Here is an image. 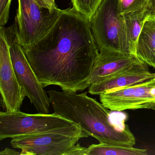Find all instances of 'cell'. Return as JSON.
<instances>
[{"label":"cell","instance_id":"obj_1","mask_svg":"<svg viewBox=\"0 0 155 155\" xmlns=\"http://www.w3.org/2000/svg\"><path fill=\"white\" fill-rule=\"evenodd\" d=\"M23 49L44 87L56 85L77 92L90 86L89 78L99 51L88 21L73 8L61 10L49 31Z\"/></svg>","mask_w":155,"mask_h":155},{"label":"cell","instance_id":"obj_2","mask_svg":"<svg viewBox=\"0 0 155 155\" xmlns=\"http://www.w3.org/2000/svg\"><path fill=\"white\" fill-rule=\"evenodd\" d=\"M54 112L78 125L100 143L133 147L136 138L128 125L111 121L110 112L102 103L87 95V92L48 91Z\"/></svg>","mask_w":155,"mask_h":155},{"label":"cell","instance_id":"obj_3","mask_svg":"<svg viewBox=\"0 0 155 155\" xmlns=\"http://www.w3.org/2000/svg\"><path fill=\"white\" fill-rule=\"evenodd\" d=\"M89 22L99 52L107 51L131 54L117 0H102Z\"/></svg>","mask_w":155,"mask_h":155},{"label":"cell","instance_id":"obj_4","mask_svg":"<svg viewBox=\"0 0 155 155\" xmlns=\"http://www.w3.org/2000/svg\"><path fill=\"white\" fill-rule=\"evenodd\" d=\"M88 135L78 125L12 138L14 148L21 150V155H67L80 139Z\"/></svg>","mask_w":155,"mask_h":155},{"label":"cell","instance_id":"obj_5","mask_svg":"<svg viewBox=\"0 0 155 155\" xmlns=\"http://www.w3.org/2000/svg\"><path fill=\"white\" fill-rule=\"evenodd\" d=\"M13 28L15 42L23 48L43 38L58 19L61 9L50 12L40 7L35 0H18Z\"/></svg>","mask_w":155,"mask_h":155},{"label":"cell","instance_id":"obj_6","mask_svg":"<svg viewBox=\"0 0 155 155\" xmlns=\"http://www.w3.org/2000/svg\"><path fill=\"white\" fill-rule=\"evenodd\" d=\"M78 125L62 115L38 113L0 112V140L18 136L36 134Z\"/></svg>","mask_w":155,"mask_h":155},{"label":"cell","instance_id":"obj_7","mask_svg":"<svg viewBox=\"0 0 155 155\" xmlns=\"http://www.w3.org/2000/svg\"><path fill=\"white\" fill-rule=\"evenodd\" d=\"M10 53L17 79L26 97L38 113L48 114L50 98L31 68L22 46L13 42L10 45Z\"/></svg>","mask_w":155,"mask_h":155},{"label":"cell","instance_id":"obj_8","mask_svg":"<svg viewBox=\"0 0 155 155\" xmlns=\"http://www.w3.org/2000/svg\"><path fill=\"white\" fill-rule=\"evenodd\" d=\"M155 86V78L142 84L107 91L100 95V100L111 111L140 109L155 110V97L150 93Z\"/></svg>","mask_w":155,"mask_h":155},{"label":"cell","instance_id":"obj_9","mask_svg":"<svg viewBox=\"0 0 155 155\" xmlns=\"http://www.w3.org/2000/svg\"><path fill=\"white\" fill-rule=\"evenodd\" d=\"M0 91L6 112L20 111L25 92L17 79L12 62L10 46L0 33Z\"/></svg>","mask_w":155,"mask_h":155},{"label":"cell","instance_id":"obj_10","mask_svg":"<svg viewBox=\"0 0 155 155\" xmlns=\"http://www.w3.org/2000/svg\"><path fill=\"white\" fill-rule=\"evenodd\" d=\"M135 55L117 51H100L88 80L90 85L122 73L141 62Z\"/></svg>","mask_w":155,"mask_h":155},{"label":"cell","instance_id":"obj_11","mask_svg":"<svg viewBox=\"0 0 155 155\" xmlns=\"http://www.w3.org/2000/svg\"><path fill=\"white\" fill-rule=\"evenodd\" d=\"M148 66L141 61L128 70L91 85L88 92L91 95H100L107 91L116 88L147 82L155 78V73L149 71Z\"/></svg>","mask_w":155,"mask_h":155},{"label":"cell","instance_id":"obj_12","mask_svg":"<svg viewBox=\"0 0 155 155\" xmlns=\"http://www.w3.org/2000/svg\"><path fill=\"white\" fill-rule=\"evenodd\" d=\"M136 56L155 68V14L149 15L144 21L137 41Z\"/></svg>","mask_w":155,"mask_h":155},{"label":"cell","instance_id":"obj_13","mask_svg":"<svg viewBox=\"0 0 155 155\" xmlns=\"http://www.w3.org/2000/svg\"><path fill=\"white\" fill-rule=\"evenodd\" d=\"M127 29L128 42L130 53L136 56V46L144 21L149 15L147 9L122 14Z\"/></svg>","mask_w":155,"mask_h":155},{"label":"cell","instance_id":"obj_14","mask_svg":"<svg viewBox=\"0 0 155 155\" xmlns=\"http://www.w3.org/2000/svg\"><path fill=\"white\" fill-rule=\"evenodd\" d=\"M147 149L100 143L87 148V155H147Z\"/></svg>","mask_w":155,"mask_h":155},{"label":"cell","instance_id":"obj_15","mask_svg":"<svg viewBox=\"0 0 155 155\" xmlns=\"http://www.w3.org/2000/svg\"><path fill=\"white\" fill-rule=\"evenodd\" d=\"M71 1L74 10L90 21L102 0H71Z\"/></svg>","mask_w":155,"mask_h":155},{"label":"cell","instance_id":"obj_16","mask_svg":"<svg viewBox=\"0 0 155 155\" xmlns=\"http://www.w3.org/2000/svg\"><path fill=\"white\" fill-rule=\"evenodd\" d=\"M120 14L134 12L147 8L148 0H117Z\"/></svg>","mask_w":155,"mask_h":155},{"label":"cell","instance_id":"obj_17","mask_svg":"<svg viewBox=\"0 0 155 155\" xmlns=\"http://www.w3.org/2000/svg\"><path fill=\"white\" fill-rule=\"evenodd\" d=\"M12 0H0V26L8 22L9 17L10 8Z\"/></svg>","mask_w":155,"mask_h":155},{"label":"cell","instance_id":"obj_18","mask_svg":"<svg viewBox=\"0 0 155 155\" xmlns=\"http://www.w3.org/2000/svg\"><path fill=\"white\" fill-rule=\"evenodd\" d=\"M38 5L41 8L47 9L50 12L58 9L55 3V0H35Z\"/></svg>","mask_w":155,"mask_h":155},{"label":"cell","instance_id":"obj_19","mask_svg":"<svg viewBox=\"0 0 155 155\" xmlns=\"http://www.w3.org/2000/svg\"><path fill=\"white\" fill-rule=\"evenodd\" d=\"M87 148L77 144L69 151L67 155H87Z\"/></svg>","mask_w":155,"mask_h":155},{"label":"cell","instance_id":"obj_20","mask_svg":"<svg viewBox=\"0 0 155 155\" xmlns=\"http://www.w3.org/2000/svg\"><path fill=\"white\" fill-rule=\"evenodd\" d=\"M147 9L149 15L155 14V0H148Z\"/></svg>","mask_w":155,"mask_h":155},{"label":"cell","instance_id":"obj_21","mask_svg":"<svg viewBox=\"0 0 155 155\" xmlns=\"http://www.w3.org/2000/svg\"><path fill=\"white\" fill-rule=\"evenodd\" d=\"M1 155H20V153L12 149L6 148L4 150H2L0 153Z\"/></svg>","mask_w":155,"mask_h":155}]
</instances>
